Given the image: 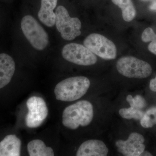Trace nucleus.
I'll use <instances>...</instances> for the list:
<instances>
[{
    "label": "nucleus",
    "instance_id": "1",
    "mask_svg": "<svg viewBox=\"0 0 156 156\" xmlns=\"http://www.w3.org/2000/svg\"><path fill=\"white\" fill-rule=\"evenodd\" d=\"M94 116L93 105L87 100H81L67 107L63 111L62 123L65 127L76 130L80 126H89Z\"/></svg>",
    "mask_w": 156,
    "mask_h": 156
},
{
    "label": "nucleus",
    "instance_id": "2",
    "mask_svg": "<svg viewBox=\"0 0 156 156\" xmlns=\"http://www.w3.org/2000/svg\"><path fill=\"white\" fill-rule=\"evenodd\" d=\"M90 86V81L86 77H73L58 83L54 89V93L57 100L67 102L74 101L85 95Z\"/></svg>",
    "mask_w": 156,
    "mask_h": 156
},
{
    "label": "nucleus",
    "instance_id": "3",
    "mask_svg": "<svg viewBox=\"0 0 156 156\" xmlns=\"http://www.w3.org/2000/svg\"><path fill=\"white\" fill-rule=\"evenodd\" d=\"M21 27L26 38L36 50H43L48 46V34L33 17L24 16L21 20Z\"/></svg>",
    "mask_w": 156,
    "mask_h": 156
},
{
    "label": "nucleus",
    "instance_id": "4",
    "mask_svg": "<svg viewBox=\"0 0 156 156\" xmlns=\"http://www.w3.org/2000/svg\"><path fill=\"white\" fill-rule=\"evenodd\" d=\"M117 69L126 77L143 79L147 78L152 72L150 65L146 62L133 56H125L117 62Z\"/></svg>",
    "mask_w": 156,
    "mask_h": 156
},
{
    "label": "nucleus",
    "instance_id": "5",
    "mask_svg": "<svg viewBox=\"0 0 156 156\" xmlns=\"http://www.w3.org/2000/svg\"><path fill=\"white\" fill-rule=\"evenodd\" d=\"M56 25L61 36L66 41H72L80 35V20L77 17H71L66 9L62 6L56 9Z\"/></svg>",
    "mask_w": 156,
    "mask_h": 156
},
{
    "label": "nucleus",
    "instance_id": "6",
    "mask_svg": "<svg viewBox=\"0 0 156 156\" xmlns=\"http://www.w3.org/2000/svg\"><path fill=\"white\" fill-rule=\"evenodd\" d=\"M83 44L92 53L103 59H113L116 57L115 45L111 41L99 34L89 35L84 40Z\"/></svg>",
    "mask_w": 156,
    "mask_h": 156
},
{
    "label": "nucleus",
    "instance_id": "7",
    "mask_svg": "<svg viewBox=\"0 0 156 156\" xmlns=\"http://www.w3.org/2000/svg\"><path fill=\"white\" fill-rule=\"evenodd\" d=\"M62 54L66 60L79 65H92L97 61L95 54L87 47L76 43L66 45L62 48Z\"/></svg>",
    "mask_w": 156,
    "mask_h": 156
},
{
    "label": "nucleus",
    "instance_id": "8",
    "mask_svg": "<svg viewBox=\"0 0 156 156\" xmlns=\"http://www.w3.org/2000/svg\"><path fill=\"white\" fill-rule=\"evenodd\" d=\"M28 112L26 117V124L29 128H36L44 122L48 117V109L43 98L32 96L27 100Z\"/></svg>",
    "mask_w": 156,
    "mask_h": 156
},
{
    "label": "nucleus",
    "instance_id": "9",
    "mask_svg": "<svg viewBox=\"0 0 156 156\" xmlns=\"http://www.w3.org/2000/svg\"><path fill=\"white\" fill-rule=\"evenodd\" d=\"M144 137L136 132L131 133L126 140H119L115 143L118 151L126 156H140L145 150Z\"/></svg>",
    "mask_w": 156,
    "mask_h": 156
},
{
    "label": "nucleus",
    "instance_id": "10",
    "mask_svg": "<svg viewBox=\"0 0 156 156\" xmlns=\"http://www.w3.org/2000/svg\"><path fill=\"white\" fill-rule=\"evenodd\" d=\"M108 149L105 144L98 140H89L82 144L77 152V156H106Z\"/></svg>",
    "mask_w": 156,
    "mask_h": 156
},
{
    "label": "nucleus",
    "instance_id": "11",
    "mask_svg": "<svg viewBox=\"0 0 156 156\" xmlns=\"http://www.w3.org/2000/svg\"><path fill=\"white\" fill-rule=\"evenodd\" d=\"M14 59L6 53H0V89L11 82L15 72Z\"/></svg>",
    "mask_w": 156,
    "mask_h": 156
},
{
    "label": "nucleus",
    "instance_id": "12",
    "mask_svg": "<svg viewBox=\"0 0 156 156\" xmlns=\"http://www.w3.org/2000/svg\"><path fill=\"white\" fill-rule=\"evenodd\" d=\"M58 0H41V7L38 13L40 21L48 27L56 23V14L53 10L56 8Z\"/></svg>",
    "mask_w": 156,
    "mask_h": 156
},
{
    "label": "nucleus",
    "instance_id": "13",
    "mask_svg": "<svg viewBox=\"0 0 156 156\" xmlns=\"http://www.w3.org/2000/svg\"><path fill=\"white\" fill-rule=\"evenodd\" d=\"M21 146V140L16 135H7L0 142V156H20Z\"/></svg>",
    "mask_w": 156,
    "mask_h": 156
},
{
    "label": "nucleus",
    "instance_id": "14",
    "mask_svg": "<svg viewBox=\"0 0 156 156\" xmlns=\"http://www.w3.org/2000/svg\"><path fill=\"white\" fill-rule=\"evenodd\" d=\"M27 151L30 156H53V149L47 147L41 140H31L27 144Z\"/></svg>",
    "mask_w": 156,
    "mask_h": 156
},
{
    "label": "nucleus",
    "instance_id": "15",
    "mask_svg": "<svg viewBox=\"0 0 156 156\" xmlns=\"http://www.w3.org/2000/svg\"><path fill=\"white\" fill-rule=\"evenodd\" d=\"M122 11L123 19L127 22L133 20L136 15V10L131 0H112Z\"/></svg>",
    "mask_w": 156,
    "mask_h": 156
},
{
    "label": "nucleus",
    "instance_id": "16",
    "mask_svg": "<svg viewBox=\"0 0 156 156\" xmlns=\"http://www.w3.org/2000/svg\"><path fill=\"white\" fill-rule=\"evenodd\" d=\"M119 114L122 118L126 119H134L136 120H140L144 112L142 110L130 107L129 108L120 109Z\"/></svg>",
    "mask_w": 156,
    "mask_h": 156
},
{
    "label": "nucleus",
    "instance_id": "17",
    "mask_svg": "<svg viewBox=\"0 0 156 156\" xmlns=\"http://www.w3.org/2000/svg\"><path fill=\"white\" fill-rule=\"evenodd\" d=\"M140 125L143 128H151L156 125V106L147 110L140 120Z\"/></svg>",
    "mask_w": 156,
    "mask_h": 156
},
{
    "label": "nucleus",
    "instance_id": "18",
    "mask_svg": "<svg viewBox=\"0 0 156 156\" xmlns=\"http://www.w3.org/2000/svg\"><path fill=\"white\" fill-rule=\"evenodd\" d=\"M141 39L144 42L151 41L148 49L151 52L156 55V34L153 30L151 27L145 29L143 32Z\"/></svg>",
    "mask_w": 156,
    "mask_h": 156
},
{
    "label": "nucleus",
    "instance_id": "19",
    "mask_svg": "<svg viewBox=\"0 0 156 156\" xmlns=\"http://www.w3.org/2000/svg\"><path fill=\"white\" fill-rule=\"evenodd\" d=\"M134 108L142 110V109L146 106V101L145 99L141 95H136L134 98Z\"/></svg>",
    "mask_w": 156,
    "mask_h": 156
},
{
    "label": "nucleus",
    "instance_id": "20",
    "mask_svg": "<svg viewBox=\"0 0 156 156\" xmlns=\"http://www.w3.org/2000/svg\"><path fill=\"white\" fill-rule=\"evenodd\" d=\"M149 87L152 91L156 92V76L155 78L151 80Z\"/></svg>",
    "mask_w": 156,
    "mask_h": 156
},
{
    "label": "nucleus",
    "instance_id": "21",
    "mask_svg": "<svg viewBox=\"0 0 156 156\" xmlns=\"http://www.w3.org/2000/svg\"><path fill=\"white\" fill-rule=\"evenodd\" d=\"M126 100L130 105L131 107L134 108V98L132 97V95H128L127 96Z\"/></svg>",
    "mask_w": 156,
    "mask_h": 156
},
{
    "label": "nucleus",
    "instance_id": "22",
    "mask_svg": "<svg viewBox=\"0 0 156 156\" xmlns=\"http://www.w3.org/2000/svg\"><path fill=\"white\" fill-rule=\"evenodd\" d=\"M151 10H154V11H156V1L152 3L150 7Z\"/></svg>",
    "mask_w": 156,
    "mask_h": 156
},
{
    "label": "nucleus",
    "instance_id": "23",
    "mask_svg": "<svg viewBox=\"0 0 156 156\" xmlns=\"http://www.w3.org/2000/svg\"><path fill=\"white\" fill-rule=\"evenodd\" d=\"M140 156H152V155L149 152L147 151H144L142 153L140 154Z\"/></svg>",
    "mask_w": 156,
    "mask_h": 156
},
{
    "label": "nucleus",
    "instance_id": "24",
    "mask_svg": "<svg viewBox=\"0 0 156 156\" xmlns=\"http://www.w3.org/2000/svg\"><path fill=\"white\" fill-rule=\"evenodd\" d=\"M143 1H147V0H143Z\"/></svg>",
    "mask_w": 156,
    "mask_h": 156
}]
</instances>
